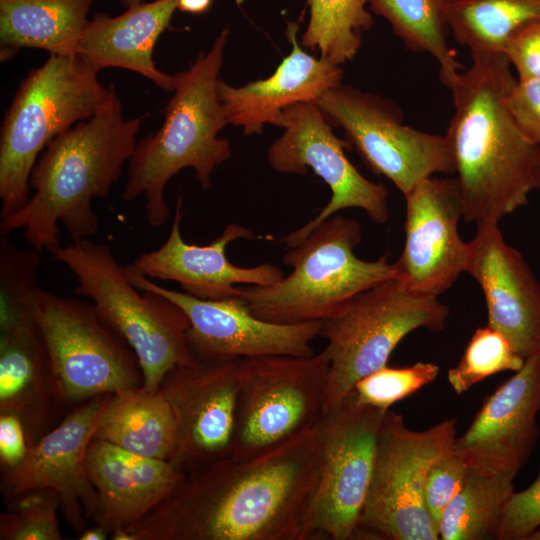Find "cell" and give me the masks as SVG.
Returning a JSON list of instances; mask_svg holds the SVG:
<instances>
[{
	"mask_svg": "<svg viewBox=\"0 0 540 540\" xmlns=\"http://www.w3.org/2000/svg\"><path fill=\"white\" fill-rule=\"evenodd\" d=\"M99 71L79 53L50 54L23 79L1 127V218L29 200L30 175L46 146L104 104L109 87L98 80Z\"/></svg>",
	"mask_w": 540,
	"mask_h": 540,
	"instance_id": "obj_6",
	"label": "cell"
},
{
	"mask_svg": "<svg viewBox=\"0 0 540 540\" xmlns=\"http://www.w3.org/2000/svg\"><path fill=\"white\" fill-rule=\"evenodd\" d=\"M449 309L438 297L409 291L396 277L353 296L322 321V350L329 360L323 415L349 395L358 380L387 365L395 347L410 332L444 329Z\"/></svg>",
	"mask_w": 540,
	"mask_h": 540,
	"instance_id": "obj_8",
	"label": "cell"
},
{
	"mask_svg": "<svg viewBox=\"0 0 540 540\" xmlns=\"http://www.w3.org/2000/svg\"><path fill=\"white\" fill-rule=\"evenodd\" d=\"M405 244L395 277L411 292L438 297L466 272L469 245L458 232L463 202L457 177H429L404 195Z\"/></svg>",
	"mask_w": 540,
	"mask_h": 540,
	"instance_id": "obj_18",
	"label": "cell"
},
{
	"mask_svg": "<svg viewBox=\"0 0 540 540\" xmlns=\"http://www.w3.org/2000/svg\"><path fill=\"white\" fill-rule=\"evenodd\" d=\"M112 393L101 394L69 410L52 430L29 447L14 468L1 471L5 500L31 489L50 488L59 494L60 512L78 534L97 508V493L87 474L88 445Z\"/></svg>",
	"mask_w": 540,
	"mask_h": 540,
	"instance_id": "obj_17",
	"label": "cell"
},
{
	"mask_svg": "<svg viewBox=\"0 0 540 540\" xmlns=\"http://www.w3.org/2000/svg\"><path fill=\"white\" fill-rule=\"evenodd\" d=\"M76 277L75 292L92 300L100 316L134 350L148 391H158L165 374L189 362V319L169 299L134 286L109 246L88 238L51 253Z\"/></svg>",
	"mask_w": 540,
	"mask_h": 540,
	"instance_id": "obj_7",
	"label": "cell"
},
{
	"mask_svg": "<svg viewBox=\"0 0 540 540\" xmlns=\"http://www.w3.org/2000/svg\"><path fill=\"white\" fill-rule=\"evenodd\" d=\"M316 104L331 126L344 130L345 140L364 164L389 179L403 195L434 174L454 173L445 135L404 125L393 102L339 84L324 92Z\"/></svg>",
	"mask_w": 540,
	"mask_h": 540,
	"instance_id": "obj_12",
	"label": "cell"
},
{
	"mask_svg": "<svg viewBox=\"0 0 540 540\" xmlns=\"http://www.w3.org/2000/svg\"><path fill=\"white\" fill-rule=\"evenodd\" d=\"M499 540H540V468L530 486L511 495L503 513Z\"/></svg>",
	"mask_w": 540,
	"mask_h": 540,
	"instance_id": "obj_36",
	"label": "cell"
},
{
	"mask_svg": "<svg viewBox=\"0 0 540 540\" xmlns=\"http://www.w3.org/2000/svg\"><path fill=\"white\" fill-rule=\"evenodd\" d=\"M124 271L134 286L159 294L184 311L190 323L188 346L196 358L230 360L315 354L311 343L321 336L320 321L298 324L269 322L253 315L239 296L222 300L200 299L162 287L126 269Z\"/></svg>",
	"mask_w": 540,
	"mask_h": 540,
	"instance_id": "obj_16",
	"label": "cell"
},
{
	"mask_svg": "<svg viewBox=\"0 0 540 540\" xmlns=\"http://www.w3.org/2000/svg\"><path fill=\"white\" fill-rule=\"evenodd\" d=\"M361 240L360 223L335 214L286 248L282 261L292 268L289 275L271 285H240L239 297L253 315L269 322H322L359 292L396 275L388 255L374 261L356 257Z\"/></svg>",
	"mask_w": 540,
	"mask_h": 540,
	"instance_id": "obj_5",
	"label": "cell"
},
{
	"mask_svg": "<svg viewBox=\"0 0 540 540\" xmlns=\"http://www.w3.org/2000/svg\"><path fill=\"white\" fill-rule=\"evenodd\" d=\"M382 411L354 392L318 421L322 467L308 523L309 539L359 538L382 422Z\"/></svg>",
	"mask_w": 540,
	"mask_h": 540,
	"instance_id": "obj_13",
	"label": "cell"
},
{
	"mask_svg": "<svg viewBox=\"0 0 540 540\" xmlns=\"http://www.w3.org/2000/svg\"><path fill=\"white\" fill-rule=\"evenodd\" d=\"M176 9L178 0H154L129 7L116 17L98 13L88 20L77 53L99 70L117 67L134 71L173 92L175 76L158 70L152 53L159 36L171 27Z\"/></svg>",
	"mask_w": 540,
	"mask_h": 540,
	"instance_id": "obj_25",
	"label": "cell"
},
{
	"mask_svg": "<svg viewBox=\"0 0 540 540\" xmlns=\"http://www.w3.org/2000/svg\"><path fill=\"white\" fill-rule=\"evenodd\" d=\"M278 127L283 135L269 147L267 160L281 173L307 174L309 167L330 188L327 205L310 221L282 237L279 242L290 248L302 242L320 223L347 208H360L369 219L383 224L389 219L388 191L361 175L345 155L352 148L332 132L316 103L293 104L281 113Z\"/></svg>",
	"mask_w": 540,
	"mask_h": 540,
	"instance_id": "obj_14",
	"label": "cell"
},
{
	"mask_svg": "<svg viewBox=\"0 0 540 540\" xmlns=\"http://www.w3.org/2000/svg\"><path fill=\"white\" fill-rule=\"evenodd\" d=\"M455 418L422 431L405 425L401 414L382 418L372 477L361 512L362 536L391 540H438L439 532L424 502V483L432 463L453 450Z\"/></svg>",
	"mask_w": 540,
	"mask_h": 540,
	"instance_id": "obj_10",
	"label": "cell"
},
{
	"mask_svg": "<svg viewBox=\"0 0 540 540\" xmlns=\"http://www.w3.org/2000/svg\"><path fill=\"white\" fill-rule=\"evenodd\" d=\"M525 360L506 336L486 325L476 329L459 363L448 371L447 380L460 395L496 373L520 370Z\"/></svg>",
	"mask_w": 540,
	"mask_h": 540,
	"instance_id": "obj_32",
	"label": "cell"
},
{
	"mask_svg": "<svg viewBox=\"0 0 540 540\" xmlns=\"http://www.w3.org/2000/svg\"><path fill=\"white\" fill-rule=\"evenodd\" d=\"M229 36L227 29L187 70L175 74V89L165 109L162 126L137 141L129 160L122 200L145 197L148 224L161 227L170 210L166 184L180 170L191 167L202 189L210 186L215 168L231 156L230 142L218 136L228 123L217 83Z\"/></svg>",
	"mask_w": 540,
	"mask_h": 540,
	"instance_id": "obj_4",
	"label": "cell"
},
{
	"mask_svg": "<svg viewBox=\"0 0 540 540\" xmlns=\"http://www.w3.org/2000/svg\"><path fill=\"white\" fill-rule=\"evenodd\" d=\"M533 187H534V190H538L540 192V157H539V160L536 165L535 172H534Z\"/></svg>",
	"mask_w": 540,
	"mask_h": 540,
	"instance_id": "obj_42",
	"label": "cell"
},
{
	"mask_svg": "<svg viewBox=\"0 0 540 540\" xmlns=\"http://www.w3.org/2000/svg\"><path fill=\"white\" fill-rule=\"evenodd\" d=\"M468 469L465 462L452 450L435 460L427 471L424 502L438 532L443 512L460 491Z\"/></svg>",
	"mask_w": 540,
	"mask_h": 540,
	"instance_id": "obj_35",
	"label": "cell"
},
{
	"mask_svg": "<svg viewBox=\"0 0 540 540\" xmlns=\"http://www.w3.org/2000/svg\"><path fill=\"white\" fill-rule=\"evenodd\" d=\"M241 359L193 357L170 369L158 391L172 411L176 441L169 462L188 474L233 450Z\"/></svg>",
	"mask_w": 540,
	"mask_h": 540,
	"instance_id": "obj_15",
	"label": "cell"
},
{
	"mask_svg": "<svg viewBox=\"0 0 540 540\" xmlns=\"http://www.w3.org/2000/svg\"><path fill=\"white\" fill-rule=\"evenodd\" d=\"M439 371L431 362L399 368L386 365L358 380L353 392L358 403L387 411L396 402L432 383Z\"/></svg>",
	"mask_w": 540,
	"mask_h": 540,
	"instance_id": "obj_34",
	"label": "cell"
},
{
	"mask_svg": "<svg viewBox=\"0 0 540 540\" xmlns=\"http://www.w3.org/2000/svg\"><path fill=\"white\" fill-rule=\"evenodd\" d=\"M466 272L480 285L488 325L500 331L525 359L540 356V284L497 223L477 224Z\"/></svg>",
	"mask_w": 540,
	"mask_h": 540,
	"instance_id": "obj_21",
	"label": "cell"
},
{
	"mask_svg": "<svg viewBox=\"0 0 540 540\" xmlns=\"http://www.w3.org/2000/svg\"><path fill=\"white\" fill-rule=\"evenodd\" d=\"M450 0H366L370 10L385 18L409 51L428 53L439 65V78L448 88L462 71L448 46L447 10Z\"/></svg>",
	"mask_w": 540,
	"mask_h": 540,
	"instance_id": "obj_29",
	"label": "cell"
},
{
	"mask_svg": "<svg viewBox=\"0 0 540 540\" xmlns=\"http://www.w3.org/2000/svg\"><path fill=\"white\" fill-rule=\"evenodd\" d=\"M505 102L521 132L540 147V78L516 80Z\"/></svg>",
	"mask_w": 540,
	"mask_h": 540,
	"instance_id": "obj_37",
	"label": "cell"
},
{
	"mask_svg": "<svg viewBox=\"0 0 540 540\" xmlns=\"http://www.w3.org/2000/svg\"><path fill=\"white\" fill-rule=\"evenodd\" d=\"M212 0H178V9L188 13H203L211 5Z\"/></svg>",
	"mask_w": 540,
	"mask_h": 540,
	"instance_id": "obj_40",
	"label": "cell"
},
{
	"mask_svg": "<svg viewBox=\"0 0 540 540\" xmlns=\"http://www.w3.org/2000/svg\"><path fill=\"white\" fill-rule=\"evenodd\" d=\"M515 476L468 469L460 491L443 512L439 539L499 540L503 513L514 492Z\"/></svg>",
	"mask_w": 540,
	"mask_h": 540,
	"instance_id": "obj_28",
	"label": "cell"
},
{
	"mask_svg": "<svg viewBox=\"0 0 540 540\" xmlns=\"http://www.w3.org/2000/svg\"><path fill=\"white\" fill-rule=\"evenodd\" d=\"M539 411L540 356H534L485 398L453 451L474 471L517 475L536 447Z\"/></svg>",
	"mask_w": 540,
	"mask_h": 540,
	"instance_id": "obj_19",
	"label": "cell"
},
{
	"mask_svg": "<svg viewBox=\"0 0 540 540\" xmlns=\"http://www.w3.org/2000/svg\"><path fill=\"white\" fill-rule=\"evenodd\" d=\"M540 19V0H450L449 30L473 52H501L511 34Z\"/></svg>",
	"mask_w": 540,
	"mask_h": 540,
	"instance_id": "obj_30",
	"label": "cell"
},
{
	"mask_svg": "<svg viewBox=\"0 0 540 540\" xmlns=\"http://www.w3.org/2000/svg\"><path fill=\"white\" fill-rule=\"evenodd\" d=\"M29 450L22 422L14 415L0 414V468L6 471L17 466Z\"/></svg>",
	"mask_w": 540,
	"mask_h": 540,
	"instance_id": "obj_39",
	"label": "cell"
},
{
	"mask_svg": "<svg viewBox=\"0 0 540 540\" xmlns=\"http://www.w3.org/2000/svg\"><path fill=\"white\" fill-rule=\"evenodd\" d=\"M309 23L301 43L340 65L351 61L373 25L366 0H308Z\"/></svg>",
	"mask_w": 540,
	"mask_h": 540,
	"instance_id": "obj_31",
	"label": "cell"
},
{
	"mask_svg": "<svg viewBox=\"0 0 540 540\" xmlns=\"http://www.w3.org/2000/svg\"><path fill=\"white\" fill-rule=\"evenodd\" d=\"M329 367L323 351L241 359L230 456H254L316 425L323 415Z\"/></svg>",
	"mask_w": 540,
	"mask_h": 540,
	"instance_id": "obj_11",
	"label": "cell"
},
{
	"mask_svg": "<svg viewBox=\"0 0 540 540\" xmlns=\"http://www.w3.org/2000/svg\"><path fill=\"white\" fill-rule=\"evenodd\" d=\"M79 540H105L108 538V532L101 526L95 524L91 528H86L80 534H78Z\"/></svg>",
	"mask_w": 540,
	"mask_h": 540,
	"instance_id": "obj_41",
	"label": "cell"
},
{
	"mask_svg": "<svg viewBox=\"0 0 540 540\" xmlns=\"http://www.w3.org/2000/svg\"><path fill=\"white\" fill-rule=\"evenodd\" d=\"M0 514V540H61L57 511L60 497L50 488L27 490L6 500Z\"/></svg>",
	"mask_w": 540,
	"mask_h": 540,
	"instance_id": "obj_33",
	"label": "cell"
},
{
	"mask_svg": "<svg viewBox=\"0 0 540 540\" xmlns=\"http://www.w3.org/2000/svg\"><path fill=\"white\" fill-rule=\"evenodd\" d=\"M321 467L317 422L254 456L186 474L126 530L131 540H308Z\"/></svg>",
	"mask_w": 540,
	"mask_h": 540,
	"instance_id": "obj_1",
	"label": "cell"
},
{
	"mask_svg": "<svg viewBox=\"0 0 540 540\" xmlns=\"http://www.w3.org/2000/svg\"><path fill=\"white\" fill-rule=\"evenodd\" d=\"M68 412L41 333L27 312H0V414L16 416L29 447Z\"/></svg>",
	"mask_w": 540,
	"mask_h": 540,
	"instance_id": "obj_22",
	"label": "cell"
},
{
	"mask_svg": "<svg viewBox=\"0 0 540 540\" xmlns=\"http://www.w3.org/2000/svg\"><path fill=\"white\" fill-rule=\"evenodd\" d=\"M85 465L97 493L91 520L109 535L144 517L186 475L167 460L138 455L98 438L88 445Z\"/></svg>",
	"mask_w": 540,
	"mask_h": 540,
	"instance_id": "obj_23",
	"label": "cell"
},
{
	"mask_svg": "<svg viewBox=\"0 0 540 540\" xmlns=\"http://www.w3.org/2000/svg\"><path fill=\"white\" fill-rule=\"evenodd\" d=\"M182 204L179 196L167 240L159 248L123 265L124 269L151 280L177 282L185 293L210 300L238 297L240 285H271L284 277L283 271L273 264L243 268L228 260L226 247L230 242L259 238L241 225L228 224L208 245L186 243L181 234Z\"/></svg>",
	"mask_w": 540,
	"mask_h": 540,
	"instance_id": "obj_20",
	"label": "cell"
},
{
	"mask_svg": "<svg viewBox=\"0 0 540 540\" xmlns=\"http://www.w3.org/2000/svg\"><path fill=\"white\" fill-rule=\"evenodd\" d=\"M30 314L68 411L101 394L143 386L134 350L92 303L40 289Z\"/></svg>",
	"mask_w": 540,
	"mask_h": 540,
	"instance_id": "obj_9",
	"label": "cell"
},
{
	"mask_svg": "<svg viewBox=\"0 0 540 540\" xmlns=\"http://www.w3.org/2000/svg\"><path fill=\"white\" fill-rule=\"evenodd\" d=\"M120 2L124 7L129 8L143 3V0H120Z\"/></svg>",
	"mask_w": 540,
	"mask_h": 540,
	"instance_id": "obj_43",
	"label": "cell"
},
{
	"mask_svg": "<svg viewBox=\"0 0 540 540\" xmlns=\"http://www.w3.org/2000/svg\"><path fill=\"white\" fill-rule=\"evenodd\" d=\"M451 87L454 114L445 134L464 222L497 223L528 203L540 147L519 129L506 97L515 79L501 52H473Z\"/></svg>",
	"mask_w": 540,
	"mask_h": 540,
	"instance_id": "obj_2",
	"label": "cell"
},
{
	"mask_svg": "<svg viewBox=\"0 0 540 540\" xmlns=\"http://www.w3.org/2000/svg\"><path fill=\"white\" fill-rule=\"evenodd\" d=\"M93 438L126 451L169 461L176 441L175 421L159 391L143 386L112 393Z\"/></svg>",
	"mask_w": 540,
	"mask_h": 540,
	"instance_id": "obj_27",
	"label": "cell"
},
{
	"mask_svg": "<svg viewBox=\"0 0 540 540\" xmlns=\"http://www.w3.org/2000/svg\"><path fill=\"white\" fill-rule=\"evenodd\" d=\"M296 32L297 26L290 23L286 35L291 52L268 78L237 88L218 80L217 92L228 123L241 126L246 135L261 133L267 123L277 126L284 109L301 102L316 103L340 84V65L306 53Z\"/></svg>",
	"mask_w": 540,
	"mask_h": 540,
	"instance_id": "obj_24",
	"label": "cell"
},
{
	"mask_svg": "<svg viewBox=\"0 0 540 540\" xmlns=\"http://www.w3.org/2000/svg\"><path fill=\"white\" fill-rule=\"evenodd\" d=\"M145 115L124 118L113 84L104 104L90 118L54 138L30 175L34 193L23 208L1 218L0 235L24 230L25 241L50 254L61 246L59 223L72 240L89 238L99 228L92 200L107 198L132 157Z\"/></svg>",
	"mask_w": 540,
	"mask_h": 540,
	"instance_id": "obj_3",
	"label": "cell"
},
{
	"mask_svg": "<svg viewBox=\"0 0 540 540\" xmlns=\"http://www.w3.org/2000/svg\"><path fill=\"white\" fill-rule=\"evenodd\" d=\"M94 0H0L1 54L30 47L77 54Z\"/></svg>",
	"mask_w": 540,
	"mask_h": 540,
	"instance_id": "obj_26",
	"label": "cell"
},
{
	"mask_svg": "<svg viewBox=\"0 0 540 540\" xmlns=\"http://www.w3.org/2000/svg\"><path fill=\"white\" fill-rule=\"evenodd\" d=\"M503 54L516 69L518 79L540 78V19L515 30L508 38Z\"/></svg>",
	"mask_w": 540,
	"mask_h": 540,
	"instance_id": "obj_38",
	"label": "cell"
}]
</instances>
